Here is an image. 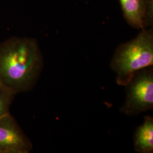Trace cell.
Instances as JSON below:
<instances>
[{"label": "cell", "instance_id": "obj_3", "mask_svg": "<svg viewBox=\"0 0 153 153\" xmlns=\"http://www.w3.org/2000/svg\"><path fill=\"white\" fill-rule=\"evenodd\" d=\"M124 87L126 98L121 113L136 116L153 109V65L134 73Z\"/></svg>", "mask_w": 153, "mask_h": 153}, {"label": "cell", "instance_id": "obj_1", "mask_svg": "<svg viewBox=\"0 0 153 153\" xmlns=\"http://www.w3.org/2000/svg\"><path fill=\"white\" fill-rule=\"evenodd\" d=\"M44 67L37 41L11 37L0 43V83L17 94L33 90Z\"/></svg>", "mask_w": 153, "mask_h": 153}, {"label": "cell", "instance_id": "obj_7", "mask_svg": "<svg viewBox=\"0 0 153 153\" xmlns=\"http://www.w3.org/2000/svg\"><path fill=\"white\" fill-rule=\"evenodd\" d=\"M16 94L14 89L0 83V119L10 114V107Z\"/></svg>", "mask_w": 153, "mask_h": 153}, {"label": "cell", "instance_id": "obj_6", "mask_svg": "<svg viewBox=\"0 0 153 153\" xmlns=\"http://www.w3.org/2000/svg\"><path fill=\"white\" fill-rule=\"evenodd\" d=\"M133 144L136 152L153 153V117L145 116L142 124L136 129L133 136Z\"/></svg>", "mask_w": 153, "mask_h": 153}, {"label": "cell", "instance_id": "obj_4", "mask_svg": "<svg viewBox=\"0 0 153 153\" xmlns=\"http://www.w3.org/2000/svg\"><path fill=\"white\" fill-rule=\"evenodd\" d=\"M33 149L30 140L11 114L0 119V153H29Z\"/></svg>", "mask_w": 153, "mask_h": 153}, {"label": "cell", "instance_id": "obj_2", "mask_svg": "<svg viewBox=\"0 0 153 153\" xmlns=\"http://www.w3.org/2000/svg\"><path fill=\"white\" fill-rule=\"evenodd\" d=\"M153 65V31L143 29L135 38L120 44L109 64L116 83L124 86L136 71Z\"/></svg>", "mask_w": 153, "mask_h": 153}, {"label": "cell", "instance_id": "obj_5", "mask_svg": "<svg viewBox=\"0 0 153 153\" xmlns=\"http://www.w3.org/2000/svg\"><path fill=\"white\" fill-rule=\"evenodd\" d=\"M127 23L136 29H145L152 25V0H119Z\"/></svg>", "mask_w": 153, "mask_h": 153}]
</instances>
